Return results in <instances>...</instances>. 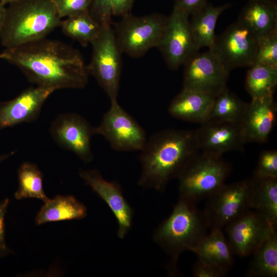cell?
<instances>
[{
	"label": "cell",
	"instance_id": "obj_1",
	"mask_svg": "<svg viewBox=\"0 0 277 277\" xmlns=\"http://www.w3.org/2000/svg\"><path fill=\"white\" fill-rule=\"evenodd\" d=\"M0 58L16 66L36 86L82 89L89 74L80 52L62 42L45 37L6 48Z\"/></svg>",
	"mask_w": 277,
	"mask_h": 277
},
{
	"label": "cell",
	"instance_id": "obj_2",
	"mask_svg": "<svg viewBox=\"0 0 277 277\" xmlns=\"http://www.w3.org/2000/svg\"><path fill=\"white\" fill-rule=\"evenodd\" d=\"M199 150L195 131L167 129L155 133L140 151L142 171L138 185L163 191L172 179H177Z\"/></svg>",
	"mask_w": 277,
	"mask_h": 277
},
{
	"label": "cell",
	"instance_id": "obj_3",
	"mask_svg": "<svg viewBox=\"0 0 277 277\" xmlns=\"http://www.w3.org/2000/svg\"><path fill=\"white\" fill-rule=\"evenodd\" d=\"M209 228L197 204L179 197L170 215L160 223L153 235L154 242L170 256L169 272L176 273L179 256L184 251H191Z\"/></svg>",
	"mask_w": 277,
	"mask_h": 277
},
{
	"label": "cell",
	"instance_id": "obj_4",
	"mask_svg": "<svg viewBox=\"0 0 277 277\" xmlns=\"http://www.w3.org/2000/svg\"><path fill=\"white\" fill-rule=\"evenodd\" d=\"M8 5L0 33L1 44L6 48L46 37L61 25L51 0H18Z\"/></svg>",
	"mask_w": 277,
	"mask_h": 277
},
{
	"label": "cell",
	"instance_id": "obj_5",
	"mask_svg": "<svg viewBox=\"0 0 277 277\" xmlns=\"http://www.w3.org/2000/svg\"><path fill=\"white\" fill-rule=\"evenodd\" d=\"M231 170L230 165L222 157L197 153L177 177L180 197L197 204L225 184Z\"/></svg>",
	"mask_w": 277,
	"mask_h": 277
},
{
	"label": "cell",
	"instance_id": "obj_6",
	"mask_svg": "<svg viewBox=\"0 0 277 277\" xmlns=\"http://www.w3.org/2000/svg\"><path fill=\"white\" fill-rule=\"evenodd\" d=\"M113 23L116 40L122 53L133 58L143 56L156 47L167 17L154 13L138 16L129 14Z\"/></svg>",
	"mask_w": 277,
	"mask_h": 277
},
{
	"label": "cell",
	"instance_id": "obj_7",
	"mask_svg": "<svg viewBox=\"0 0 277 277\" xmlns=\"http://www.w3.org/2000/svg\"><path fill=\"white\" fill-rule=\"evenodd\" d=\"M91 44L92 53L87 66L88 73L95 78L110 102L117 101L122 52L111 24L102 25L98 36Z\"/></svg>",
	"mask_w": 277,
	"mask_h": 277
},
{
	"label": "cell",
	"instance_id": "obj_8",
	"mask_svg": "<svg viewBox=\"0 0 277 277\" xmlns=\"http://www.w3.org/2000/svg\"><path fill=\"white\" fill-rule=\"evenodd\" d=\"M110 103L100 124L94 127V135L103 136L115 151H140L147 140L145 130L117 101Z\"/></svg>",
	"mask_w": 277,
	"mask_h": 277
},
{
	"label": "cell",
	"instance_id": "obj_9",
	"mask_svg": "<svg viewBox=\"0 0 277 277\" xmlns=\"http://www.w3.org/2000/svg\"><path fill=\"white\" fill-rule=\"evenodd\" d=\"M251 209L250 180L224 184L207 198L203 213L209 228L222 229Z\"/></svg>",
	"mask_w": 277,
	"mask_h": 277
},
{
	"label": "cell",
	"instance_id": "obj_10",
	"mask_svg": "<svg viewBox=\"0 0 277 277\" xmlns=\"http://www.w3.org/2000/svg\"><path fill=\"white\" fill-rule=\"evenodd\" d=\"M258 46L257 36L238 21L216 36L209 49L230 72L236 68L253 65L255 62Z\"/></svg>",
	"mask_w": 277,
	"mask_h": 277
},
{
	"label": "cell",
	"instance_id": "obj_11",
	"mask_svg": "<svg viewBox=\"0 0 277 277\" xmlns=\"http://www.w3.org/2000/svg\"><path fill=\"white\" fill-rule=\"evenodd\" d=\"M189 16L173 8L156 47L172 70L177 69L199 52L191 34Z\"/></svg>",
	"mask_w": 277,
	"mask_h": 277
},
{
	"label": "cell",
	"instance_id": "obj_12",
	"mask_svg": "<svg viewBox=\"0 0 277 277\" xmlns=\"http://www.w3.org/2000/svg\"><path fill=\"white\" fill-rule=\"evenodd\" d=\"M276 227L259 212L250 209L224 228L234 255L244 257L252 254Z\"/></svg>",
	"mask_w": 277,
	"mask_h": 277
},
{
	"label": "cell",
	"instance_id": "obj_13",
	"mask_svg": "<svg viewBox=\"0 0 277 277\" xmlns=\"http://www.w3.org/2000/svg\"><path fill=\"white\" fill-rule=\"evenodd\" d=\"M183 88L216 96L226 87L230 72L209 49L184 65Z\"/></svg>",
	"mask_w": 277,
	"mask_h": 277
},
{
	"label": "cell",
	"instance_id": "obj_14",
	"mask_svg": "<svg viewBox=\"0 0 277 277\" xmlns=\"http://www.w3.org/2000/svg\"><path fill=\"white\" fill-rule=\"evenodd\" d=\"M94 127L81 115L68 113L58 115L51 123V136L61 147L74 153L85 163L93 159L91 140Z\"/></svg>",
	"mask_w": 277,
	"mask_h": 277
},
{
	"label": "cell",
	"instance_id": "obj_15",
	"mask_svg": "<svg viewBox=\"0 0 277 277\" xmlns=\"http://www.w3.org/2000/svg\"><path fill=\"white\" fill-rule=\"evenodd\" d=\"M201 125L195 138L205 155L220 158L227 152L243 150L246 143L240 123L208 120Z\"/></svg>",
	"mask_w": 277,
	"mask_h": 277
},
{
	"label": "cell",
	"instance_id": "obj_16",
	"mask_svg": "<svg viewBox=\"0 0 277 277\" xmlns=\"http://www.w3.org/2000/svg\"><path fill=\"white\" fill-rule=\"evenodd\" d=\"M79 175L108 206L117 220V236L124 239L131 228L134 211L124 196L121 185L115 181L106 180L96 169L82 170Z\"/></svg>",
	"mask_w": 277,
	"mask_h": 277
},
{
	"label": "cell",
	"instance_id": "obj_17",
	"mask_svg": "<svg viewBox=\"0 0 277 277\" xmlns=\"http://www.w3.org/2000/svg\"><path fill=\"white\" fill-rule=\"evenodd\" d=\"M54 91L42 87H31L11 100L0 102V130L35 121L45 101Z\"/></svg>",
	"mask_w": 277,
	"mask_h": 277
},
{
	"label": "cell",
	"instance_id": "obj_18",
	"mask_svg": "<svg viewBox=\"0 0 277 277\" xmlns=\"http://www.w3.org/2000/svg\"><path fill=\"white\" fill-rule=\"evenodd\" d=\"M276 110L273 96L253 98L247 103L240 123L246 143L267 142L275 123Z\"/></svg>",
	"mask_w": 277,
	"mask_h": 277
},
{
	"label": "cell",
	"instance_id": "obj_19",
	"mask_svg": "<svg viewBox=\"0 0 277 277\" xmlns=\"http://www.w3.org/2000/svg\"><path fill=\"white\" fill-rule=\"evenodd\" d=\"M215 96L183 88L170 102L168 111L173 117L192 123L207 121Z\"/></svg>",
	"mask_w": 277,
	"mask_h": 277
},
{
	"label": "cell",
	"instance_id": "obj_20",
	"mask_svg": "<svg viewBox=\"0 0 277 277\" xmlns=\"http://www.w3.org/2000/svg\"><path fill=\"white\" fill-rule=\"evenodd\" d=\"M191 252L198 259L227 274L234 262V253L222 229H211Z\"/></svg>",
	"mask_w": 277,
	"mask_h": 277
},
{
	"label": "cell",
	"instance_id": "obj_21",
	"mask_svg": "<svg viewBox=\"0 0 277 277\" xmlns=\"http://www.w3.org/2000/svg\"><path fill=\"white\" fill-rule=\"evenodd\" d=\"M258 38L277 31L276 1L249 0L243 8L239 20Z\"/></svg>",
	"mask_w": 277,
	"mask_h": 277
},
{
	"label": "cell",
	"instance_id": "obj_22",
	"mask_svg": "<svg viewBox=\"0 0 277 277\" xmlns=\"http://www.w3.org/2000/svg\"><path fill=\"white\" fill-rule=\"evenodd\" d=\"M250 182L251 209L277 226V177L253 174Z\"/></svg>",
	"mask_w": 277,
	"mask_h": 277
},
{
	"label": "cell",
	"instance_id": "obj_23",
	"mask_svg": "<svg viewBox=\"0 0 277 277\" xmlns=\"http://www.w3.org/2000/svg\"><path fill=\"white\" fill-rule=\"evenodd\" d=\"M229 6V4L214 6L207 3L191 15L190 30L199 49L203 47L210 49L212 47L216 37L215 28L218 18Z\"/></svg>",
	"mask_w": 277,
	"mask_h": 277
},
{
	"label": "cell",
	"instance_id": "obj_24",
	"mask_svg": "<svg viewBox=\"0 0 277 277\" xmlns=\"http://www.w3.org/2000/svg\"><path fill=\"white\" fill-rule=\"evenodd\" d=\"M84 204L72 195H57L44 203L35 219L36 225L66 220H80L87 215Z\"/></svg>",
	"mask_w": 277,
	"mask_h": 277
},
{
	"label": "cell",
	"instance_id": "obj_25",
	"mask_svg": "<svg viewBox=\"0 0 277 277\" xmlns=\"http://www.w3.org/2000/svg\"><path fill=\"white\" fill-rule=\"evenodd\" d=\"M252 255L246 276L276 277L277 231H274Z\"/></svg>",
	"mask_w": 277,
	"mask_h": 277
},
{
	"label": "cell",
	"instance_id": "obj_26",
	"mask_svg": "<svg viewBox=\"0 0 277 277\" xmlns=\"http://www.w3.org/2000/svg\"><path fill=\"white\" fill-rule=\"evenodd\" d=\"M60 26L63 33L83 46L91 44L98 36L102 25L95 20L89 10L67 17Z\"/></svg>",
	"mask_w": 277,
	"mask_h": 277
},
{
	"label": "cell",
	"instance_id": "obj_27",
	"mask_svg": "<svg viewBox=\"0 0 277 277\" xmlns=\"http://www.w3.org/2000/svg\"><path fill=\"white\" fill-rule=\"evenodd\" d=\"M249 67L245 85L252 99L273 96L277 85V68L256 63Z\"/></svg>",
	"mask_w": 277,
	"mask_h": 277
},
{
	"label": "cell",
	"instance_id": "obj_28",
	"mask_svg": "<svg viewBox=\"0 0 277 277\" xmlns=\"http://www.w3.org/2000/svg\"><path fill=\"white\" fill-rule=\"evenodd\" d=\"M43 174L34 164L26 162L18 170V188L14 193L16 200L35 198L44 203L49 200L43 186Z\"/></svg>",
	"mask_w": 277,
	"mask_h": 277
},
{
	"label": "cell",
	"instance_id": "obj_29",
	"mask_svg": "<svg viewBox=\"0 0 277 277\" xmlns=\"http://www.w3.org/2000/svg\"><path fill=\"white\" fill-rule=\"evenodd\" d=\"M247 105L226 87L215 97L207 121L241 123Z\"/></svg>",
	"mask_w": 277,
	"mask_h": 277
},
{
	"label": "cell",
	"instance_id": "obj_30",
	"mask_svg": "<svg viewBox=\"0 0 277 277\" xmlns=\"http://www.w3.org/2000/svg\"><path fill=\"white\" fill-rule=\"evenodd\" d=\"M255 63L277 68V31L258 38Z\"/></svg>",
	"mask_w": 277,
	"mask_h": 277
},
{
	"label": "cell",
	"instance_id": "obj_31",
	"mask_svg": "<svg viewBox=\"0 0 277 277\" xmlns=\"http://www.w3.org/2000/svg\"><path fill=\"white\" fill-rule=\"evenodd\" d=\"M62 19L88 10L93 0H51Z\"/></svg>",
	"mask_w": 277,
	"mask_h": 277
},
{
	"label": "cell",
	"instance_id": "obj_32",
	"mask_svg": "<svg viewBox=\"0 0 277 277\" xmlns=\"http://www.w3.org/2000/svg\"><path fill=\"white\" fill-rule=\"evenodd\" d=\"M254 174L267 177H277V151L269 150L260 155Z\"/></svg>",
	"mask_w": 277,
	"mask_h": 277
},
{
	"label": "cell",
	"instance_id": "obj_33",
	"mask_svg": "<svg viewBox=\"0 0 277 277\" xmlns=\"http://www.w3.org/2000/svg\"><path fill=\"white\" fill-rule=\"evenodd\" d=\"M89 11L102 26L112 24V14L108 0H93Z\"/></svg>",
	"mask_w": 277,
	"mask_h": 277
},
{
	"label": "cell",
	"instance_id": "obj_34",
	"mask_svg": "<svg viewBox=\"0 0 277 277\" xmlns=\"http://www.w3.org/2000/svg\"><path fill=\"white\" fill-rule=\"evenodd\" d=\"M192 274L194 277H224L227 274L199 259L192 267Z\"/></svg>",
	"mask_w": 277,
	"mask_h": 277
},
{
	"label": "cell",
	"instance_id": "obj_35",
	"mask_svg": "<svg viewBox=\"0 0 277 277\" xmlns=\"http://www.w3.org/2000/svg\"><path fill=\"white\" fill-rule=\"evenodd\" d=\"M9 203L8 199L0 201V258L6 256L11 253L5 241V216Z\"/></svg>",
	"mask_w": 277,
	"mask_h": 277
},
{
	"label": "cell",
	"instance_id": "obj_36",
	"mask_svg": "<svg viewBox=\"0 0 277 277\" xmlns=\"http://www.w3.org/2000/svg\"><path fill=\"white\" fill-rule=\"evenodd\" d=\"M207 3V0H174L173 8L190 16Z\"/></svg>",
	"mask_w": 277,
	"mask_h": 277
},
{
	"label": "cell",
	"instance_id": "obj_37",
	"mask_svg": "<svg viewBox=\"0 0 277 277\" xmlns=\"http://www.w3.org/2000/svg\"><path fill=\"white\" fill-rule=\"evenodd\" d=\"M135 0H108L112 16L123 17L129 13Z\"/></svg>",
	"mask_w": 277,
	"mask_h": 277
},
{
	"label": "cell",
	"instance_id": "obj_38",
	"mask_svg": "<svg viewBox=\"0 0 277 277\" xmlns=\"http://www.w3.org/2000/svg\"><path fill=\"white\" fill-rule=\"evenodd\" d=\"M6 5L0 2V33L4 23L6 14Z\"/></svg>",
	"mask_w": 277,
	"mask_h": 277
},
{
	"label": "cell",
	"instance_id": "obj_39",
	"mask_svg": "<svg viewBox=\"0 0 277 277\" xmlns=\"http://www.w3.org/2000/svg\"><path fill=\"white\" fill-rule=\"evenodd\" d=\"M15 152L14 151H12L7 153L1 154L0 155V164L3 162L5 161L6 159L11 156L12 155H14L15 154Z\"/></svg>",
	"mask_w": 277,
	"mask_h": 277
},
{
	"label": "cell",
	"instance_id": "obj_40",
	"mask_svg": "<svg viewBox=\"0 0 277 277\" xmlns=\"http://www.w3.org/2000/svg\"><path fill=\"white\" fill-rule=\"evenodd\" d=\"M18 0H0L5 5L9 4Z\"/></svg>",
	"mask_w": 277,
	"mask_h": 277
},
{
	"label": "cell",
	"instance_id": "obj_41",
	"mask_svg": "<svg viewBox=\"0 0 277 277\" xmlns=\"http://www.w3.org/2000/svg\"><path fill=\"white\" fill-rule=\"evenodd\" d=\"M273 1H276V0H273Z\"/></svg>",
	"mask_w": 277,
	"mask_h": 277
}]
</instances>
